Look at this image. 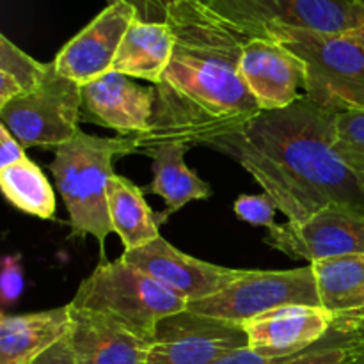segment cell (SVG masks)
I'll return each instance as SVG.
<instances>
[{"label": "cell", "instance_id": "cell-12", "mask_svg": "<svg viewBox=\"0 0 364 364\" xmlns=\"http://www.w3.org/2000/svg\"><path fill=\"white\" fill-rule=\"evenodd\" d=\"M155 98V85L144 87L112 70L82 85L80 119L116 130L119 137L142 135L151 127Z\"/></svg>", "mask_w": 364, "mask_h": 364}, {"label": "cell", "instance_id": "cell-26", "mask_svg": "<svg viewBox=\"0 0 364 364\" xmlns=\"http://www.w3.org/2000/svg\"><path fill=\"white\" fill-rule=\"evenodd\" d=\"M283 364H354L350 352V338L343 336L334 343L322 340L313 348L288 359Z\"/></svg>", "mask_w": 364, "mask_h": 364}, {"label": "cell", "instance_id": "cell-1", "mask_svg": "<svg viewBox=\"0 0 364 364\" xmlns=\"http://www.w3.org/2000/svg\"><path fill=\"white\" fill-rule=\"evenodd\" d=\"M174 50L155 85L151 127L137 135L139 153L159 144L208 146L263 112L240 75L251 36L203 0H181L167 13Z\"/></svg>", "mask_w": 364, "mask_h": 364}, {"label": "cell", "instance_id": "cell-30", "mask_svg": "<svg viewBox=\"0 0 364 364\" xmlns=\"http://www.w3.org/2000/svg\"><path fill=\"white\" fill-rule=\"evenodd\" d=\"M28 364H77V358H75L73 347H71L70 334L64 336L60 341H57L53 347H50L48 350L43 352L39 358H36L34 361Z\"/></svg>", "mask_w": 364, "mask_h": 364}, {"label": "cell", "instance_id": "cell-15", "mask_svg": "<svg viewBox=\"0 0 364 364\" xmlns=\"http://www.w3.org/2000/svg\"><path fill=\"white\" fill-rule=\"evenodd\" d=\"M240 75L262 110L290 107L306 85V66L279 43L249 38L240 57Z\"/></svg>", "mask_w": 364, "mask_h": 364}, {"label": "cell", "instance_id": "cell-6", "mask_svg": "<svg viewBox=\"0 0 364 364\" xmlns=\"http://www.w3.org/2000/svg\"><path fill=\"white\" fill-rule=\"evenodd\" d=\"M82 85L50 63L43 84L0 107V121L23 148H60L80 132Z\"/></svg>", "mask_w": 364, "mask_h": 364}, {"label": "cell", "instance_id": "cell-21", "mask_svg": "<svg viewBox=\"0 0 364 364\" xmlns=\"http://www.w3.org/2000/svg\"><path fill=\"white\" fill-rule=\"evenodd\" d=\"M114 233L119 235L124 251H134L160 237L159 217L146 203L144 192L128 178L114 174L107 188Z\"/></svg>", "mask_w": 364, "mask_h": 364}, {"label": "cell", "instance_id": "cell-10", "mask_svg": "<svg viewBox=\"0 0 364 364\" xmlns=\"http://www.w3.org/2000/svg\"><path fill=\"white\" fill-rule=\"evenodd\" d=\"M265 244L290 259L309 263L334 256L364 255V213L331 206L302 223L276 224L269 230Z\"/></svg>", "mask_w": 364, "mask_h": 364}, {"label": "cell", "instance_id": "cell-16", "mask_svg": "<svg viewBox=\"0 0 364 364\" xmlns=\"http://www.w3.org/2000/svg\"><path fill=\"white\" fill-rule=\"evenodd\" d=\"M70 340L77 364H146L151 343L105 313L70 304Z\"/></svg>", "mask_w": 364, "mask_h": 364}, {"label": "cell", "instance_id": "cell-18", "mask_svg": "<svg viewBox=\"0 0 364 364\" xmlns=\"http://www.w3.org/2000/svg\"><path fill=\"white\" fill-rule=\"evenodd\" d=\"M70 331V304L27 315L4 313L0 318V364L32 363Z\"/></svg>", "mask_w": 364, "mask_h": 364}, {"label": "cell", "instance_id": "cell-31", "mask_svg": "<svg viewBox=\"0 0 364 364\" xmlns=\"http://www.w3.org/2000/svg\"><path fill=\"white\" fill-rule=\"evenodd\" d=\"M288 359L291 358H267V355H262L252 350V348L245 347L223 355V358L217 359L213 364H283Z\"/></svg>", "mask_w": 364, "mask_h": 364}, {"label": "cell", "instance_id": "cell-17", "mask_svg": "<svg viewBox=\"0 0 364 364\" xmlns=\"http://www.w3.org/2000/svg\"><path fill=\"white\" fill-rule=\"evenodd\" d=\"M320 306L336 316L333 331L350 336L364 318V255L334 256L309 263Z\"/></svg>", "mask_w": 364, "mask_h": 364}, {"label": "cell", "instance_id": "cell-20", "mask_svg": "<svg viewBox=\"0 0 364 364\" xmlns=\"http://www.w3.org/2000/svg\"><path fill=\"white\" fill-rule=\"evenodd\" d=\"M174 50V34L167 23L134 20L121 41L112 70L156 85Z\"/></svg>", "mask_w": 364, "mask_h": 364}, {"label": "cell", "instance_id": "cell-27", "mask_svg": "<svg viewBox=\"0 0 364 364\" xmlns=\"http://www.w3.org/2000/svg\"><path fill=\"white\" fill-rule=\"evenodd\" d=\"M107 2L130 4L137 14L135 20L144 21V23H166L169 9L181 0H107Z\"/></svg>", "mask_w": 364, "mask_h": 364}, {"label": "cell", "instance_id": "cell-7", "mask_svg": "<svg viewBox=\"0 0 364 364\" xmlns=\"http://www.w3.org/2000/svg\"><path fill=\"white\" fill-rule=\"evenodd\" d=\"M291 304L320 306L311 265L291 270H244L230 287L212 297L188 302L187 309L242 326L255 316Z\"/></svg>", "mask_w": 364, "mask_h": 364}, {"label": "cell", "instance_id": "cell-28", "mask_svg": "<svg viewBox=\"0 0 364 364\" xmlns=\"http://www.w3.org/2000/svg\"><path fill=\"white\" fill-rule=\"evenodd\" d=\"M23 288V276L18 256H7L4 259L2 269V299L4 304H11L16 301Z\"/></svg>", "mask_w": 364, "mask_h": 364}, {"label": "cell", "instance_id": "cell-2", "mask_svg": "<svg viewBox=\"0 0 364 364\" xmlns=\"http://www.w3.org/2000/svg\"><path fill=\"white\" fill-rule=\"evenodd\" d=\"M334 121L336 114L302 95L208 148L240 164L290 223L331 206L364 213V178L334 151Z\"/></svg>", "mask_w": 364, "mask_h": 364}, {"label": "cell", "instance_id": "cell-14", "mask_svg": "<svg viewBox=\"0 0 364 364\" xmlns=\"http://www.w3.org/2000/svg\"><path fill=\"white\" fill-rule=\"evenodd\" d=\"M336 326V316L322 306L291 304L242 323L249 348L267 358H294L315 347Z\"/></svg>", "mask_w": 364, "mask_h": 364}, {"label": "cell", "instance_id": "cell-33", "mask_svg": "<svg viewBox=\"0 0 364 364\" xmlns=\"http://www.w3.org/2000/svg\"><path fill=\"white\" fill-rule=\"evenodd\" d=\"M347 36H350L352 39H355V41L361 43V45L364 46V27H363V28H359V31L350 32V34H347Z\"/></svg>", "mask_w": 364, "mask_h": 364}, {"label": "cell", "instance_id": "cell-4", "mask_svg": "<svg viewBox=\"0 0 364 364\" xmlns=\"http://www.w3.org/2000/svg\"><path fill=\"white\" fill-rule=\"evenodd\" d=\"M255 38L272 39L306 66L304 96L341 114L364 110V46L350 36L269 25Z\"/></svg>", "mask_w": 364, "mask_h": 364}, {"label": "cell", "instance_id": "cell-11", "mask_svg": "<svg viewBox=\"0 0 364 364\" xmlns=\"http://www.w3.org/2000/svg\"><path fill=\"white\" fill-rule=\"evenodd\" d=\"M123 258L187 302L219 294L244 272L192 258L162 237L134 251H124Z\"/></svg>", "mask_w": 364, "mask_h": 364}, {"label": "cell", "instance_id": "cell-19", "mask_svg": "<svg viewBox=\"0 0 364 364\" xmlns=\"http://www.w3.org/2000/svg\"><path fill=\"white\" fill-rule=\"evenodd\" d=\"M187 149L191 148L174 142V144L153 146L142 151L153 160V180L142 188V192L160 196L166 203V208L159 215L160 224L166 223L187 203L208 199L212 194L210 185L192 173L185 164L183 156Z\"/></svg>", "mask_w": 364, "mask_h": 364}, {"label": "cell", "instance_id": "cell-13", "mask_svg": "<svg viewBox=\"0 0 364 364\" xmlns=\"http://www.w3.org/2000/svg\"><path fill=\"white\" fill-rule=\"evenodd\" d=\"M137 18L127 2L109 4L52 60L63 77L85 85L112 71L124 34Z\"/></svg>", "mask_w": 364, "mask_h": 364}, {"label": "cell", "instance_id": "cell-8", "mask_svg": "<svg viewBox=\"0 0 364 364\" xmlns=\"http://www.w3.org/2000/svg\"><path fill=\"white\" fill-rule=\"evenodd\" d=\"M219 16L255 38L269 25L350 34L364 27L363 0H203Z\"/></svg>", "mask_w": 364, "mask_h": 364}, {"label": "cell", "instance_id": "cell-24", "mask_svg": "<svg viewBox=\"0 0 364 364\" xmlns=\"http://www.w3.org/2000/svg\"><path fill=\"white\" fill-rule=\"evenodd\" d=\"M333 146L341 160L364 178V110L336 114Z\"/></svg>", "mask_w": 364, "mask_h": 364}, {"label": "cell", "instance_id": "cell-25", "mask_svg": "<svg viewBox=\"0 0 364 364\" xmlns=\"http://www.w3.org/2000/svg\"><path fill=\"white\" fill-rule=\"evenodd\" d=\"M276 212H279L276 203L263 194H244L235 201V215L251 226L274 228L276 226Z\"/></svg>", "mask_w": 364, "mask_h": 364}, {"label": "cell", "instance_id": "cell-5", "mask_svg": "<svg viewBox=\"0 0 364 364\" xmlns=\"http://www.w3.org/2000/svg\"><path fill=\"white\" fill-rule=\"evenodd\" d=\"M70 304L105 313L153 343L160 320L185 311L188 302L121 256L116 262L102 258L91 276L82 281Z\"/></svg>", "mask_w": 364, "mask_h": 364}, {"label": "cell", "instance_id": "cell-3", "mask_svg": "<svg viewBox=\"0 0 364 364\" xmlns=\"http://www.w3.org/2000/svg\"><path fill=\"white\" fill-rule=\"evenodd\" d=\"M48 169L70 215L71 238L92 235L103 251L114 231L107 188L114 173V160L139 153L137 135L96 137L78 132L77 137L57 148Z\"/></svg>", "mask_w": 364, "mask_h": 364}, {"label": "cell", "instance_id": "cell-32", "mask_svg": "<svg viewBox=\"0 0 364 364\" xmlns=\"http://www.w3.org/2000/svg\"><path fill=\"white\" fill-rule=\"evenodd\" d=\"M348 338H350V352L354 364H364V318Z\"/></svg>", "mask_w": 364, "mask_h": 364}, {"label": "cell", "instance_id": "cell-29", "mask_svg": "<svg viewBox=\"0 0 364 364\" xmlns=\"http://www.w3.org/2000/svg\"><path fill=\"white\" fill-rule=\"evenodd\" d=\"M23 149V146L7 130V127L0 124V169L27 159Z\"/></svg>", "mask_w": 364, "mask_h": 364}, {"label": "cell", "instance_id": "cell-9", "mask_svg": "<svg viewBox=\"0 0 364 364\" xmlns=\"http://www.w3.org/2000/svg\"><path fill=\"white\" fill-rule=\"evenodd\" d=\"M249 347L240 323L185 311L160 320L146 364H213Z\"/></svg>", "mask_w": 364, "mask_h": 364}, {"label": "cell", "instance_id": "cell-23", "mask_svg": "<svg viewBox=\"0 0 364 364\" xmlns=\"http://www.w3.org/2000/svg\"><path fill=\"white\" fill-rule=\"evenodd\" d=\"M48 66L50 63H38L6 36H0V107L34 92L45 80Z\"/></svg>", "mask_w": 364, "mask_h": 364}, {"label": "cell", "instance_id": "cell-22", "mask_svg": "<svg viewBox=\"0 0 364 364\" xmlns=\"http://www.w3.org/2000/svg\"><path fill=\"white\" fill-rule=\"evenodd\" d=\"M0 187L14 208L39 219L55 217V194L41 167L31 159L0 169Z\"/></svg>", "mask_w": 364, "mask_h": 364}]
</instances>
